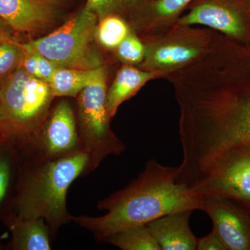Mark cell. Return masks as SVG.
Wrapping results in <instances>:
<instances>
[{"label":"cell","instance_id":"obj_12","mask_svg":"<svg viewBox=\"0 0 250 250\" xmlns=\"http://www.w3.org/2000/svg\"><path fill=\"white\" fill-rule=\"evenodd\" d=\"M62 5L55 0H0V18L16 32H44L57 22Z\"/></svg>","mask_w":250,"mask_h":250},{"label":"cell","instance_id":"obj_16","mask_svg":"<svg viewBox=\"0 0 250 250\" xmlns=\"http://www.w3.org/2000/svg\"><path fill=\"white\" fill-rule=\"evenodd\" d=\"M15 249L51 250L49 231L42 218L16 219L11 227Z\"/></svg>","mask_w":250,"mask_h":250},{"label":"cell","instance_id":"obj_5","mask_svg":"<svg viewBox=\"0 0 250 250\" xmlns=\"http://www.w3.org/2000/svg\"><path fill=\"white\" fill-rule=\"evenodd\" d=\"M48 83L31 76L22 65L0 82L5 136L34 143L53 98Z\"/></svg>","mask_w":250,"mask_h":250},{"label":"cell","instance_id":"obj_1","mask_svg":"<svg viewBox=\"0 0 250 250\" xmlns=\"http://www.w3.org/2000/svg\"><path fill=\"white\" fill-rule=\"evenodd\" d=\"M182 154L201 172L225 149L250 144V48L215 32L210 49L172 80Z\"/></svg>","mask_w":250,"mask_h":250},{"label":"cell","instance_id":"obj_29","mask_svg":"<svg viewBox=\"0 0 250 250\" xmlns=\"http://www.w3.org/2000/svg\"><path fill=\"white\" fill-rule=\"evenodd\" d=\"M0 134H2L3 136H4V115H3L1 103H0Z\"/></svg>","mask_w":250,"mask_h":250},{"label":"cell","instance_id":"obj_19","mask_svg":"<svg viewBox=\"0 0 250 250\" xmlns=\"http://www.w3.org/2000/svg\"><path fill=\"white\" fill-rule=\"evenodd\" d=\"M131 29L119 15H110L98 21L96 40L105 48L116 49L128 36Z\"/></svg>","mask_w":250,"mask_h":250},{"label":"cell","instance_id":"obj_31","mask_svg":"<svg viewBox=\"0 0 250 250\" xmlns=\"http://www.w3.org/2000/svg\"><path fill=\"white\" fill-rule=\"evenodd\" d=\"M150 1V0H141V2H143V1Z\"/></svg>","mask_w":250,"mask_h":250},{"label":"cell","instance_id":"obj_13","mask_svg":"<svg viewBox=\"0 0 250 250\" xmlns=\"http://www.w3.org/2000/svg\"><path fill=\"white\" fill-rule=\"evenodd\" d=\"M194 0H150L143 1L129 15L133 31L143 35L157 34L168 29Z\"/></svg>","mask_w":250,"mask_h":250},{"label":"cell","instance_id":"obj_6","mask_svg":"<svg viewBox=\"0 0 250 250\" xmlns=\"http://www.w3.org/2000/svg\"><path fill=\"white\" fill-rule=\"evenodd\" d=\"M215 31L207 27L174 24L157 34L145 35V56L138 67L165 78L193 63L207 53Z\"/></svg>","mask_w":250,"mask_h":250},{"label":"cell","instance_id":"obj_21","mask_svg":"<svg viewBox=\"0 0 250 250\" xmlns=\"http://www.w3.org/2000/svg\"><path fill=\"white\" fill-rule=\"evenodd\" d=\"M116 49L118 59L127 65H138L144 59V43L132 29Z\"/></svg>","mask_w":250,"mask_h":250},{"label":"cell","instance_id":"obj_14","mask_svg":"<svg viewBox=\"0 0 250 250\" xmlns=\"http://www.w3.org/2000/svg\"><path fill=\"white\" fill-rule=\"evenodd\" d=\"M194 210L174 212L147 225L161 250H195L197 239L189 225Z\"/></svg>","mask_w":250,"mask_h":250},{"label":"cell","instance_id":"obj_26","mask_svg":"<svg viewBox=\"0 0 250 250\" xmlns=\"http://www.w3.org/2000/svg\"><path fill=\"white\" fill-rule=\"evenodd\" d=\"M21 65L29 75L38 78L37 62L35 54L25 53Z\"/></svg>","mask_w":250,"mask_h":250},{"label":"cell","instance_id":"obj_2","mask_svg":"<svg viewBox=\"0 0 250 250\" xmlns=\"http://www.w3.org/2000/svg\"><path fill=\"white\" fill-rule=\"evenodd\" d=\"M179 168L154 159L146 163L137 179L98 203L106 213L100 217L72 216L98 241L132 227L146 225L174 212L202 210L203 197L178 182Z\"/></svg>","mask_w":250,"mask_h":250},{"label":"cell","instance_id":"obj_10","mask_svg":"<svg viewBox=\"0 0 250 250\" xmlns=\"http://www.w3.org/2000/svg\"><path fill=\"white\" fill-rule=\"evenodd\" d=\"M203 197L202 210L209 217L213 229L227 250H250V213L225 197Z\"/></svg>","mask_w":250,"mask_h":250},{"label":"cell","instance_id":"obj_32","mask_svg":"<svg viewBox=\"0 0 250 250\" xmlns=\"http://www.w3.org/2000/svg\"><path fill=\"white\" fill-rule=\"evenodd\" d=\"M248 47H249L250 48V42L249 45H248Z\"/></svg>","mask_w":250,"mask_h":250},{"label":"cell","instance_id":"obj_4","mask_svg":"<svg viewBox=\"0 0 250 250\" xmlns=\"http://www.w3.org/2000/svg\"><path fill=\"white\" fill-rule=\"evenodd\" d=\"M98 23V16L83 7L47 36L22 46L25 53L45 57L59 68H98L104 65L101 54L94 46Z\"/></svg>","mask_w":250,"mask_h":250},{"label":"cell","instance_id":"obj_11","mask_svg":"<svg viewBox=\"0 0 250 250\" xmlns=\"http://www.w3.org/2000/svg\"><path fill=\"white\" fill-rule=\"evenodd\" d=\"M42 157L54 159L82 148L75 113L67 100H62L41 125L34 143Z\"/></svg>","mask_w":250,"mask_h":250},{"label":"cell","instance_id":"obj_3","mask_svg":"<svg viewBox=\"0 0 250 250\" xmlns=\"http://www.w3.org/2000/svg\"><path fill=\"white\" fill-rule=\"evenodd\" d=\"M89 154L83 148L61 157H44L23 188L18 218H42L53 230L70 222L67 190L75 179L89 172Z\"/></svg>","mask_w":250,"mask_h":250},{"label":"cell","instance_id":"obj_30","mask_svg":"<svg viewBox=\"0 0 250 250\" xmlns=\"http://www.w3.org/2000/svg\"><path fill=\"white\" fill-rule=\"evenodd\" d=\"M55 1H58L59 3H62V4H63L66 1V0H55Z\"/></svg>","mask_w":250,"mask_h":250},{"label":"cell","instance_id":"obj_25","mask_svg":"<svg viewBox=\"0 0 250 250\" xmlns=\"http://www.w3.org/2000/svg\"><path fill=\"white\" fill-rule=\"evenodd\" d=\"M11 168L9 161L3 156L0 157V204L4 200L9 188Z\"/></svg>","mask_w":250,"mask_h":250},{"label":"cell","instance_id":"obj_23","mask_svg":"<svg viewBox=\"0 0 250 250\" xmlns=\"http://www.w3.org/2000/svg\"><path fill=\"white\" fill-rule=\"evenodd\" d=\"M35 54L37 62L38 78L49 83L59 67L45 57L39 54Z\"/></svg>","mask_w":250,"mask_h":250},{"label":"cell","instance_id":"obj_22","mask_svg":"<svg viewBox=\"0 0 250 250\" xmlns=\"http://www.w3.org/2000/svg\"><path fill=\"white\" fill-rule=\"evenodd\" d=\"M84 8L96 15L98 21L110 15L126 14L125 0H86Z\"/></svg>","mask_w":250,"mask_h":250},{"label":"cell","instance_id":"obj_9","mask_svg":"<svg viewBox=\"0 0 250 250\" xmlns=\"http://www.w3.org/2000/svg\"><path fill=\"white\" fill-rule=\"evenodd\" d=\"M176 23L205 26L248 45L250 0H194Z\"/></svg>","mask_w":250,"mask_h":250},{"label":"cell","instance_id":"obj_15","mask_svg":"<svg viewBox=\"0 0 250 250\" xmlns=\"http://www.w3.org/2000/svg\"><path fill=\"white\" fill-rule=\"evenodd\" d=\"M158 78L161 76L155 72L146 71L132 65H123L107 90L106 108L110 118L116 115L122 104L134 96L149 81Z\"/></svg>","mask_w":250,"mask_h":250},{"label":"cell","instance_id":"obj_17","mask_svg":"<svg viewBox=\"0 0 250 250\" xmlns=\"http://www.w3.org/2000/svg\"><path fill=\"white\" fill-rule=\"evenodd\" d=\"M104 65L93 70L58 68L49 82L53 97H77L100 75Z\"/></svg>","mask_w":250,"mask_h":250},{"label":"cell","instance_id":"obj_28","mask_svg":"<svg viewBox=\"0 0 250 250\" xmlns=\"http://www.w3.org/2000/svg\"><path fill=\"white\" fill-rule=\"evenodd\" d=\"M126 6V14L129 15L131 11L141 3V0H125Z\"/></svg>","mask_w":250,"mask_h":250},{"label":"cell","instance_id":"obj_27","mask_svg":"<svg viewBox=\"0 0 250 250\" xmlns=\"http://www.w3.org/2000/svg\"><path fill=\"white\" fill-rule=\"evenodd\" d=\"M14 31L0 18V41H12Z\"/></svg>","mask_w":250,"mask_h":250},{"label":"cell","instance_id":"obj_20","mask_svg":"<svg viewBox=\"0 0 250 250\" xmlns=\"http://www.w3.org/2000/svg\"><path fill=\"white\" fill-rule=\"evenodd\" d=\"M24 55L22 44L14 40L0 41V78H4L21 66Z\"/></svg>","mask_w":250,"mask_h":250},{"label":"cell","instance_id":"obj_18","mask_svg":"<svg viewBox=\"0 0 250 250\" xmlns=\"http://www.w3.org/2000/svg\"><path fill=\"white\" fill-rule=\"evenodd\" d=\"M104 241L123 250H161L147 225L125 229Z\"/></svg>","mask_w":250,"mask_h":250},{"label":"cell","instance_id":"obj_7","mask_svg":"<svg viewBox=\"0 0 250 250\" xmlns=\"http://www.w3.org/2000/svg\"><path fill=\"white\" fill-rule=\"evenodd\" d=\"M107 71L105 67L95 80L77 95L82 147L90 156L89 171L109 155L124 152L125 145L112 132L106 108Z\"/></svg>","mask_w":250,"mask_h":250},{"label":"cell","instance_id":"obj_24","mask_svg":"<svg viewBox=\"0 0 250 250\" xmlns=\"http://www.w3.org/2000/svg\"><path fill=\"white\" fill-rule=\"evenodd\" d=\"M197 250H227V248L217 233L212 229L207 236L197 239Z\"/></svg>","mask_w":250,"mask_h":250},{"label":"cell","instance_id":"obj_8","mask_svg":"<svg viewBox=\"0 0 250 250\" xmlns=\"http://www.w3.org/2000/svg\"><path fill=\"white\" fill-rule=\"evenodd\" d=\"M190 188L201 197L230 199L250 213V144L233 146L215 156Z\"/></svg>","mask_w":250,"mask_h":250}]
</instances>
